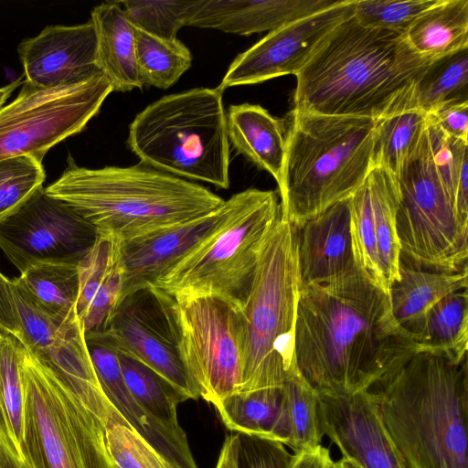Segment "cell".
Wrapping results in <instances>:
<instances>
[{
    "label": "cell",
    "instance_id": "cell-48",
    "mask_svg": "<svg viewBox=\"0 0 468 468\" xmlns=\"http://www.w3.org/2000/svg\"><path fill=\"white\" fill-rule=\"evenodd\" d=\"M330 449L319 444L293 452L290 468H334Z\"/></svg>",
    "mask_w": 468,
    "mask_h": 468
},
{
    "label": "cell",
    "instance_id": "cell-15",
    "mask_svg": "<svg viewBox=\"0 0 468 468\" xmlns=\"http://www.w3.org/2000/svg\"><path fill=\"white\" fill-rule=\"evenodd\" d=\"M356 0L339 4L269 32L229 65L218 88L261 83L295 75L325 37L354 15Z\"/></svg>",
    "mask_w": 468,
    "mask_h": 468
},
{
    "label": "cell",
    "instance_id": "cell-45",
    "mask_svg": "<svg viewBox=\"0 0 468 468\" xmlns=\"http://www.w3.org/2000/svg\"><path fill=\"white\" fill-rule=\"evenodd\" d=\"M292 456L287 446L279 441L237 433V468H290Z\"/></svg>",
    "mask_w": 468,
    "mask_h": 468
},
{
    "label": "cell",
    "instance_id": "cell-6",
    "mask_svg": "<svg viewBox=\"0 0 468 468\" xmlns=\"http://www.w3.org/2000/svg\"><path fill=\"white\" fill-rule=\"evenodd\" d=\"M299 291L294 229L281 214L264 240L239 308L243 335L239 392L282 387L300 375L294 354Z\"/></svg>",
    "mask_w": 468,
    "mask_h": 468
},
{
    "label": "cell",
    "instance_id": "cell-24",
    "mask_svg": "<svg viewBox=\"0 0 468 468\" xmlns=\"http://www.w3.org/2000/svg\"><path fill=\"white\" fill-rule=\"evenodd\" d=\"M96 34V61L113 90L143 87L135 58L134 28L118 2H105L90 14Z\"/></svg>",
    "mask_w": 468,
    "mask_h": 468
},
{
    "label": "cell",
    "instance_id": "cell-33",
    "mask_svg": "<svg viewBox=\"0 0 468 468\" xmlns=\"http://www.w3.org/2000/svg\"><path fill=\"white\" fill-rule=\"evenodd\" d=\"M113 346L124 382L136 401L172 430L184 432L177 418V406L187 400L185 396L140 359Z\"/></svg>",
    "mask_w": 468,
    "mask_h": 468
},
{
    "label": "cell",
    "instance_id": "cell-27",
    "mask_svg": "<svg viewBox=\"0 0 468 468\" xmlns=\"http://www.w3.org/2000/svg\"><path fill=\"white\" fill-rule=\"evenodd\" d=\"M468 270L445 272L415 268L399 261V280L389 287L393 316L409 334L439 301L467 289Z\"/></svg>",
    "mask_w": 468,
    "mask_h": 468
},
{
    "label": "cell",
    "instance_id": "cell-12",
    "mask_svg": "<svg viewBox=\"0 0 468 468\" xmlns=\"http://www.w3.org/2000/svg\"><path fill=\"white\" fill-rule=\"evenodd\" d=\"M176 301L186 367L199 398L214 406L241 388L243 335L239 309L213 295Z\"/></svg>",
    "mask_w": 468,
    "mask_h": 468
},
{
    "label": "cell",
    "instance_id": "cell-14",
    "mask_svg": "<svg viewBox=\"0 0 468 468\" xmlns=\"http://www.w3.org/2000/svg\"><path fill=\"white\" fill-rule=\"evenodd\" d=\"M98 235L90 223L41 187L0 222V249L23 273L37 263L78 265Z\"/></svg>",
    "mask_w": 468,
    "mask_h": 468
},
{
    "label": "cell",
    "instance_id": "cell-29",
    "mask_svg": "<svg viewBox=\"0 0 468 468\" xmlns=\"http://www.w3.org/2000/svg\"><path fill=\"white\" fill-rule=\"evenodd\" d=\"M410 48L434 62L468 48V0H439L403 34Z\"/></svg>",
    "mask_w": 468,
    "mask_h": 468
},
{
    "label": "cell",
    "instance_id": "cell-32",
    "mask_svg": "<svg viewBox=\"0 0 468 468\" xmlns=\"http://www.w3.org/2000/svg\"><path fill=\"white\" fill-rule=\"evenodd\" d=\"M37 305L58 324L77 316L78 265L37 263L16 278Z\"/></svg>",
    "mask_w": 468,
    "mask_h": 468
},
{
    "label": "cell",
    "instance_id": "cell-43",
    "mask_svg": "<svg viewBox=\"0 0 468 468\" xmlns=\"http://www.w3.org/2000/svg\"><path fill=\"white\" fill-rule=\"evenodd\" d=\"M106 439L118 468H172L122 417L109 419Z\"/></svg>",
    "mask_w": 468,
    "mask_h": 468
},
{
    "label": "cell",
    "instance_id": "cell-10",
    "mask_svg": "<svg viewBox=\"0 0 468 468\" xmlns=\"http://www.w3.org/2000/svg\"><path fill=\"white\" fill-rule=\"evenodd\" d=\"M397 181L399 261L436 271L467 270L468 222L457 213L434 164L427 127Z\"/></svg>",
    "mask_w": 468,
    "mask_h": 468
},
{
    "label": "cell",
    "instance_id": "cell-18",
    "mask_svg": "<svg viewBox=\"0 0 468 468\" xmlns=\"http://www.w3.org/2000/svg\"><path fill=\"white\" fill-rule=\"evenodd\" d=\"M96 48L90 20L76 26L47 27L18 46L25 81L37 88L50 89L98 76L101 73L97 66Z\"/></svg>",
    "mask_w": 468,
    "mask_h": 468
},
{
    "label": "cell",
    "instance_id": "cell-20",
    "mask_svg": "<svg viewBox=\"0 0 468 468\" xmlns=\"http://www.w3.org/2000/svg\"><path fill=\"white\" fill-rule=\"evenodd\" d=\"M292 227L300 288L361 270L354 254L348 198Z\"/></svg>",
    "mask_w": 468,
    "mask_h": 468
},
{
    "label": "cell",
    "instance_id": "cell-51",
    "mask_svg": "<svg viewBox=\"0 0 468 468\" xmlns=\"http://www.w3.org/2000/svg\"><path fill=\"white\" fill-rule=\"evenodd\" d=\"M334 468H363L356 460L347 456H342L335 461Z\"/></svg>",
    "mask_w": 468,
    "mask_h": 468
},
{
    "label": "cell",
    "instance_id": "cell-50",
    "mask_svg": "<svg viewBox=\"0 0 468 468\" xmlns=\"http://www.w3.org/2000/svg\"><path fill=\"white\" fill-rule=\"evenodd\" d=\"M0 468H30L28 464L0 438Z\"/></svg>",
    "mask_w": 468,
    "mask_h": 468
},
{
    "label": "cell",
    "instance_id": "cell-11",
    "mask_svg": "<svg viewBox=\"0 0 468 468\" xmlns=\"http://www.w3.org/2000/svg\"><path fill=\"white\" fill-rule=\"evenodd\" d=\"M112 90L102 74L50 89L24 81L16 98L0 107V160L30 155L42 163L51 147L85 128Z\"/></svg>",
    "mask_w": 468,
    "mask_h": 468
},
{
    "label": "cell",
    "instance_id": "cell-38",
    "mask_svg": "<svg viewBox=\"0 0 468 468\" xmlns=\"http://www.w3.org/2000/svg\"><path fill=\"white\" fill-rule=\"evenodd\" d=\"M283 388L291 426L288 447L297 452L322 444L317 391L301 375L289 378Z\"/></svg>",
    "mask_w": 468,
    "mask_h": 468
},
{
    "label": "cell",
    "instance_id": "cell-39",
    "mask_svg": "<svg viewBox=\"0 0 468 468\" xmlns=\"http://www.w3.org/2000/svg\"><path fill=\"white\" fill-rule=\"evenodd\" d=\"M45 178L42 163L33 156L0 160V222L43 187Z\"/></svg>",
    "mask_w": 468,
    "mask_h": 468
},
{
    "label": "cell",
    "instance_id": "cell-23",
    "mask_svg": "<svg viewBox=\"0 0 468 468\" xmlns=\"http://www.w3.org/2000/svg\"><path fill=\"white\" fill-rule=\"evenodd\" d=\"M78 272L76 314L84 334L103 331L122 293L119 240L99 234L91 250L79 262Z\"/></svg>",
    "mask_w": 468,
    "mask_h": 468
},
{
    "label": "cell",
    "instance_id": "cell-34",
    "mask_svg": "<svg viewBox=\"0 0 468 468\" xmlns=\"http://www.w3.org/2000/svg\"><path fill=\"white\" fill-rule=\"evenodd\" d=\"M428 114L408 110L376 120L373 166H382L396 177L427 127Z\"/></svg>",
    "mask_w": 468,
    "mask_h": 468
},
{
    "label": "cell",
    "instance_id": "cell-46",
    "mask_svg": "<svg viewBox=\"0 0 468 468\" xmlns=\"http://www.w3.org/2000/svg\"><path fill=\"white\" fill-rule=\"evenodd\" d=\"M428 116L446 134L468 144V99L447 101Z\"/></svg>",
    "mask_w": 468,
    "mask_h": 468
},
{
    "label": "cell",
    "instance_id": "cell-40",
    "mask_svg": "<svg viewBox=\"0 0 468 468\" xmlns=\"http://www.w3.org/2000/svg\"><path fill=\"white\" fill-rule=\"evenodd\" d=\"M348 202L356 261L364 273L383 290L378 268L370 190L367 178L348 198Z\"/></svg>",
    "mask_w": 468,
    "mask_h": 468
},
{
    "label": "cell",
    "instance_id": "cell-37",
    "mask_svg": "<svg viewBox=\"0 0 468 468\" xmlns=\"http://www.w3.org/2000/svg\"><path fill=\"white\" fill-rule=\"evenodd\" d=\"M202 0L119 1L130 23L162 39H177V32L188 25Z\"/></svg>",
    "mask_w": 468,
    "mask_h": 468
},
{
    "label": "cell",
    "instance_id": "cell-36",
    "mask_svg": "<svg viewBox=\"0 0 468 468\" xmlns=\"http://www.w3.org/2000/svg\"><path fill=\"white\" fill-rule=\"evenodd\" d=\"M468 99V48L432 62L418 82L415 108L429 113L454 100Z\"/></svg>",
    "mask_w": 468,
    "mask_h": 468
},
{
    "label": "cell",
    "instance_id": "cell-17",
    "mask_svg": "<svg viewBox=\"0 0 468 468\" xmlns=\"http://www.w3.org/2000/svg\"><path fill=\"white\" fill-rule=\"evenodd\" d=\"M234 197L212 212L129 240H119L122 267L120 301L150 285L170 271L225 222Z\"/></svg>",
    "mask_w": 468,
    "mask_h": 468
},
{
    "label": "cell",
    "instance_id": "cell-21",
    "mask_svg": "<svg viewBox=\"0 0 468 468\" xmlns=\"http://www.w3.org/2000/svg\"><path fill=\"white\" fill-rule=\"evenodd\" d=\"M342 0H202L189 27L249 36L271 32Z\"/></svg>",
    "mask_w": 468,
    "mask_h": 468
},
{
    "label": "cell",
    "instance_id": "cell-35",
    "mask_svg": "<svg viewBox=\"0 0 468 468\" xmlns=\"http://www.w3.org/2000/svg\"><path fill=\"white\" fill-rule=\"evenodd\" d=\"M133 28L135 58L143 86L168 89L190 68L189 49L178 38L162 39Z\"/></svg>",
    "mask_w": 468,
    "mask_h": 468
},
{
    "label": "cell",
    "instance_id": "cell-49",
    "mask_svg": "<svg viewBox=\"0 0 468 468\" xmlns=\"http://www.w3.org/2000/svg\"><path fill=\"white\" fill-rule=\"evenodd\" d=\"M237 433L228 435L221 447L216 468L236 467Z\"/></svg>",
    "mask_w": 468,
    "mask_h": 468
},
{
    "label": "cell",
    "instance_id": "cell-3",
    "mask_svg": "<svg viewBox=\"0 0 468 468\" xmlns=\"http://www.w3.org/2000/svg\"><path fill=\"white\" fill-rule=\"evenodd\" d=\"M45 191L74 209L98 234L120 241L206 215L224 203L208 188L142 162L86 168L69 156L61 176Z\"/></svg>",
    "mask_w": 468,
    "mask_h": 468
},
{
    "label": "cell",
    "instance_id": "cell-31",
    "mask_svg": "<svg viewBox=\"0 0 468 468\" xmlns=\"http://www.w3.org/2000/svg\"><path fill=\"white\" fill-rule=\"evenodd\" d=\"M25 350L16 337L0 331V438L22 459L25 436L22 362Z\"/></svg>",
    "mask_w": 468,
    "mask_h": 468
},
{
    "label": "cell",
    "instance_id": "cell-13",
    "mask_svg": "<svg viewBox=\"0 0 468 468\" xmlns=\"http://www.w3.org/2000/svg\"><path fill=\"white\" fill-rule=\"evenodd\" d=\"M103 331L117 348L146 364L186 399L199 398L183 358L177 303L164 290L150 285L126 295Z\"/></svg>",
    "mask_w": 468,
    "mask_h": 468
},
{
    "label": "cell",
    "instance_id": "cell-47",
    "mask_svg": "<svg viewBox=\"0 0 468 468\" xmlns=\"http://www.w3.org/2000/svg\"><path fill=\"white\" fill-rule=\"evenodd\" d=\"M0 331L10 334L19 341L22 328L17 313L15 284L0 271Z\"/></svg>",
    "mask_w": 468,
    "mask_h": 468
},
{
    "label": "cell",
    "instance_id": "cell-44",
    "mask_svg": "<svg viewBox=\"0 0 468 468\" xmlns=\"http://www.w3.org/2000/svg\"><path fill=\"white\" fill-rule=\"evenodd\" d=\"M13 282L17 313L22 328L20 342L32 353L44 350L54 342L64 324H58L45 314L16 282V278Z\"/></svg>",
    "mask_w": 468,
    "mask_h": 468
},
{
    "label": "cell",
    "instance_id": "cell-1",
    "mask_svg": "<svg viewBox=\"0 0 468 468\" xmlns=\"http://www.w3.org/2000/svg\"><path fill=\"white\" fill-rule=\"evenodd\" d=\"M417 353L393 316L388 294L362 270L300 288L295 361L317 393L372 390Z\"/></svg>",
    "mask_w": 468,
    "mask_h": 468
},
{
    "label": "cell",
    "instance_id": "cell-28",
    "mask_svg": "<svg viewBox=\"0 0 468 468\" xmlns=\"http://www.w3.org/2000/svg\"><path fill=\"white\" fill-rule=\"evenodd\" d=\"M418 353L442 356L455 364L467 359L468 293L454 292L433 305L410 332Z\"/></svg>",
    "mask_w": 468,
    "mask_h": 468
},
{
    "label": "cell",
    "instance_id": "cell-19",
    "mask_svg": "<svg viewBox=\"0 0 468 468\" xmlns=\"http://www.w3.org/2000/svg\"><path fill=\"white\" fill-rule=\"evenodd\" d=\"M87 349L101 387L111 404L172 468H198L186 432H178L151 415L129 391L116 349L103 331L85 333Z\"/></svg>",
    "mask_w": 468,
    "mask_h": 468
},
{
    "label": "cell",
    "instance_id": "cell-7",
    "mask_svg": "<svg viewBox=\"0 0 468 468\" xmlns=\"http://www.w3.org/2000/svg\"><path fill=\"white\" fill-rule=\"evenodd\" d=\"M223 90L195 88L162 97L139 112L127 144L140 162L173 176L229 186Z\"/></svg>",
    "mask_w": 468,
    "mask_h": 468
},
{
    "label": "cell",
    "instance_id": "cell-25",
    "mask_svg": "<svg viewBox=\"0 0 468 468\" xmlns=\"http://www.w3.org/2000/svg\"><path fill=\"white\" fill-rule=\"evenodd\" d=\"M227 132L236 151L280 182L286 151L283 123L260 105H231Z\"/></svg>",
    "mask_w": 468,
    "mask_h": 468
},
{
    "label": "cell",
    "instance_id": "cell-26",
    "mask_svg": "<svg viewBox=\"0 0 468 468\" xmlns=\"http://www.w3.org/2000/svg\"><path fill=\"white\" fill-rule=\"evenodd\" d=\"M214 407L229 430L273 439L289 446L291 426L283 386L236 392Z\"/></svg>",
    "mask_w": 468,
    "mask_h": 468
},
{
    "label": "cell",
    "instance_id": "cell-22",
    "mask_svg": "<svg viewBox=\"0 0 468 468\" xmlns=\"http://www.w3.org/2000/svg\"><path fill=\"white\" fill-rule=\"evenodd\" d=\"M32 354L105 426L109 419L122 417L101 387L87 349L82 324L78 316L61 326L48 348Z\"/></svg>",
    "mask_w": 468,
    "mask_h": 468
},
{
    "label": "cell",
    "instance_id": "cell-2",
    "mask_svg": "<svg viewBox=\"0 0 468 468\" xmlns=\"http://www.w3.org/2000/svg\"><path fill=\"white\" fill-rule=\"evenodd\" d=\"M431 63L403 34L366 27L353 15L295 74L292 111L378 120L416 109L418 82Z\"/></svg>",
    "mask_w": 468,
    "mask_h": 468
},
{
    "label": "cell",
    "instance_id": "cell-42",
    "mask_svg": "<svg viewBox=\"0 0 468 468\" xmlns=\"http://www.w3.org/2000/svg\"><path fill=\"white\" fill-rule=\"evenodd\" d=\"M439 0H356L354 16L362 25L404 34Z\"/></svg>",
    "mask_w": 468,
    "mask_h": 468
},
{
    "label": "cell",
    "instance_id": "cell-4",
    "mask_svg": "<svg viewBox=\"0 0 468 468\" xmlns=\"http://www.w3.org/2000/svg\"><path fill=\"white\" fill-rule=\"evenodd\" d=\"M406 468H468V367L417 353L371 390Z\"/></svg>",
    "mask_w": 468,
    "mask_h": 468
},
{
    "label": "cell",
    "instance_id": "cell-16",
    "mask_svg": "<svg viewBox=\"0 0 468 468\" xmlns=\"http://www.w3.org/2000/svg\"><path fill=\"white\" fill-rule=\"evenodd\" d=\"M318 397L322 433L342 456L353 458L363 468H406L371 390Z\"/></svg>",
    "mask_w": 468,
    "mask_h": 468
},
{
    "label": "cell",
    "instance_id": "cell-30",
    "mask_svg": "<svg viewBox=\"0 0 468 468\" xmlns=\"http://www.w3.org/2000/svg\"><path fill=\"white\" fill-rule=\"evenodd\" d=\"M377 241L378 268L385 292L399 280L400 246L396 216L399 205L397 177L382 166H373L367 176Z\"/></svg>",
    "mask_w": 468,
    "mask_h": 468
},
{
    "label": "cell",
    "instance_id": "cell-52",
    "mask_svg": "<svg viewBox=\"0 0 468 468\" xmlns=\"http://www.w3.org/2000/svg\"><path fill=\"white\" fill-rule=\"evenodd\" d=\"M21 79H18L17 80H15L14 82L10 83L7 86H5L3 88H0V107L3 106L4 102H5L6 99L9 97V95L12 93V91L19 85L21 84Z\"/></svg>",
    "mask_w": 468,
    "mask_h": 468
},
{
    "label": "cell",
    "instance_id": "cell-5",
    "mask_svg": "<svg viewBox=\"0 0 468 468\" xmlns=\"http://www.w3.org/2000/svg\"><path fill=\"white\" fill-rule=\"evenodd\" d=\"M376 120L291 112L280 182L282 216L298 226L349 198L373 168Z\"/></svg>",
    "mask_w": 468,
    "mask_h": 468
},
{
    "label": "cell",
    "instance_id": "cell-41",
    "mask_svg": "<svg viewBox=\"0 0 468 468\" xmlns=\"http://www.w3.org/2000/svg\"><path fill=\"white\" fill-rule=\"evenodd\" d=\"M427 133L434 164L456 209L457 194L468 184V144L446 134L429 116Z\"/></svg>",
    "mask_w": 468,
    "mask_h": 468
},
{
    "label": "cell",
    "instance_id": "cell-8",
    "mask_svg": "<svg viewBox=\"0 0 468 468\" xmlns=\"http://www.w3.org/2000/svg\"><path fill=\"white\" fill-rule=\"evenodd\" d=\"M225 222L155 286L176 300L213 295L239 308L245 301L264 240L282 214L276 192L249 188L233 195Z\"/></svg>",
    "mask_w": 468,
    "mask_h": 468
},
{
    "label": "cell",
    "instance_id": "cell-9",
    "mask_svg": "<svg viewBox=\"0 0 468 468\" xmlns=\"http://www.w3.org/2000/svg\"><path fill=\"white\" fill-rule=\"evenodd\" d=\"M24 461L30 468H118L106 426L27 348Z\"/></svg>",
    "mask_w": 468,
    "mask_h": 468
}]
</instances>
